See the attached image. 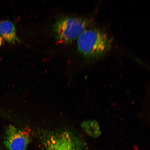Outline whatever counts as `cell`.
<instances>
[{
    "mask_svg": "<svg viewBox=\"0 0 150 150\" xmlns=\"http://www.w3.org/2000/svg\"><path fill=\"white\" fill-rule=\"evenodd\" d=\"M4 39L1 35H0V47L2 45Z\"/></svg>",
    "mask_w": 150,
    "mask_h": 150,
    "instance_id": "cell-7",
    "label": "cell"
},
{
    "mask_svg": "<svg viewBox=\"0 0 150 150\" xmlns=\"http://www.w3.org/2000/svg\"><path fill=\"white\" fill-rule=\"evenodd\" d=\"M31 129H18L10 125L5 131L4 144L7 150H26L30 141Z\"/></svg>",
    "mask_w": 150,
    "mask_h": 150,
    "instance_id": "cell-3",
    "label": "cell"
},
{
    "mask_svg": "<svg viewBox=\"0 0 150 150\" xmlns=\"http://www.w3.org/2000/svg\"><path fill=\"white\" fill-rule=\"evenodd\" d=\"M16 25L11 21L5 20L0 21V35L9 44L23 43L17 34Z\"/></svg>",
    "mask_w": 150,
    "mask_h": 150,
    "instance_id": "cell-5",
    "label": "cell"
},
{
    "mask_svg": "<svg viewBox=\"0 0 150 150\" xmlns=\"http://www.w3.org/2000/svg\"><path fill=\"white\" fill-rule=\"evenodd\" d=\"M83 127L86 132L93 138H98L102 134L100 127L96 121L86 122L83 124Z\"/></svg>",
    "mask_w": 150,
    "mask_h": 150,
    "instance_id": "cell-6",
    "label": "cell"
},
{
    "mask_svg": "<svg viewBox=\"0 0 150 150\" xmlns=\"http://www.w3.org/2000/svg\"><path fill=\"white\" fill-rule=\"evenodd\" d=\"M45 147V150H82L76 141L67 133L50 137Z\"/></svg>",
    "mask_w": 150,
    "mask_h": 150,
    "instance_id": "cell-4",
    "label": "cell"
},
{
    "mask_svg": "<svg viewBox=\"0 0 150 150\" xmlns=\"http://www.w3.org/2000/svg\"><path fill=\"white\" fill-rule=\"evenodd\" d=\"M92 23L89 18L66 16L59 18L52 26L56 42L69 44L78 39Z\"/></svg>",
    "mask_w": 150,
    "mask_h": 150,
    "instance_id": "cell-2",
    "label": "cell"
},
{
    "mask_svg": "<svg viewBox=\"0 0 150 150\" xmlns=\"http://www.w3.org/2000/svg\"><path fill=\"white\" fill-rule=\"evenodd\" d=\"M112 41L108 34L98 28L86 30L78 39L79 52L88 60L100 59L111 47Z\"/></svg>",
    "mask_w": 150,
    "mask_h": 150,
    "instance_id": "cell-1",
    "label": "cell"
}]
</instances>
